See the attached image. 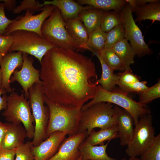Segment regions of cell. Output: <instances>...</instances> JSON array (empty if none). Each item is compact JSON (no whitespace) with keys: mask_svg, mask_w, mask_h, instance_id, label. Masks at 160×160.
Wrapping results in <instances>:
<instances>
[{"mask_svg":"<svg viewBox=\"0 0 160 160\" xmlns=\"http://www.w3.org/2000/svg\"><path fill=\"white\" fill-rule=\"evenodd\" d=\"M40 63L42 89L49 100L68 108H81L94 97L97 75L90 58L57 47L48 51Z\"/></svg>","mask_w":160,"mask_h":160,"instance_id":"cell-1","label":"cell"},{"mask_svg":"<svg viewBox=\"0 0 160 160\" xmlns=\"http://www.w3.org/2000/svg\"><path fill=\"white\" fill-rule=\"evenodd\" d=\"M44 103L49 111L47 138L55 132H65L69 136L77 133L81 108H68L56 104L44 96Z\"/></svg>","mask_w":160,"mask_h":160,"instance_id":"cell-2","label":"cell"},{"mask_svg":"<svg viewBox=\"0 0 160 160\" xmlns=\"http://www.w3.org/2000/svg\"><path fill=\"white\" fill-rule=\"evenodd\" d=\"M106 102L116 104L128 112L132 116L135 125L140 117L151 113L147 106H144L133 100L125 92L119 88H116L113 91H108L100 84L97 85L96 94L90 102L84 104L81 110H84L96 103Z\"/></svg>","mask_w":160,"mask_h":160,"instance_id":"cell-3","label":"cell"},{"mask_svg":"<svg viewBox=\"0 0 160 160\" xmlns=\"http://www.w3.org/2000/svg\"><path fill=\"white\" fill-rule=\"evenodd\" d=\"M114 106L111 103L101 102L81 110L77 133L87 131L88 136L95 128L105 129L117 124Z\"/></svg>","mask_w":160,"mask_h":160,"instance_id":"cell-4","label":"cell"},{"mask_svg":"<svg viewBox=\"0 0 160 160\" xmlns=\"http://www.w3.org/2000/svg\"><path fill=\"white\" fill-rule=\"evenodd\" d=\"M7 96V107L2 113L8 123L16 124L22 123L26 132L27 137L33 139L34 121L31 112L29 100L23 91L20 95L14 91Z\"/></svg>","mask_w":160,"mask_h":160,"instance_id":"cell-5","label":"cell"},{"mask_svg":"<svg viewBox=\"0 0 160 160\" xmlns=\"http://www.w3.org/2000/svg\"><path fill=\"white\" fill-rule=\"evenodd\" d=\"M29 101L35 123L33 146L39 145L46 139V130L49 117L48 107L44 105V95L41 84H33L28 90Z\"/></svg>","mask_w":160,"mask_h":160,"instance_id":"cell-6","label":"cell"},{"mask_svg":"<svg viewBox=\"0 0 160 160\" xmlns=\"http://www.w3.org/2000/svg\"><path fill=\"white\" fill-rule=\"evenodd\" d=\"M9 34L12 36L14 41L9 52L17 51L30 54L37 58L40 63L48 51L59 47L33 32L18 30Z\"/></svg>","mask_w":160,"mask_h":160,"instance_id":"cell-7","label":"cell"},{"mask_svg":"<svg viewBox=\"0 0 160 160\" xmlns=\"http://www.w3.org/2000/svg\"><path fill=\"white\" fill-rule=\"evenodd\" d=\"M41 34L47 41L59 47L73 50L78 48L68 33L65 21L59 9L56 7L43 23Z\"/></svg>","mask_w":160,"mask_h":160,"instance_id":"cell-8","label":"cell"},{"mask_svg":"<svg viewBox=\"0 0 160 160\" xmlns=\"http://www.w3.org/2000/svg\"><path fill=\"white\" fill-rule=\"evenodd\" d=\"M151 113L140 118L125 152L128 156L141 155L153 143L156 136Z\"/></svg>","mask_w":160,"mask_h":160,"instance_id":"cell-9","label":"cell"},{"mask_svg":"<svg viewBox=\"0 0 160 160\" xmlns=\"http://www.w3.org/2000/svg\"><path fill=\"white\" fill-rule=\"evenodd\" d=\"M122 12L125 31L124 38L129 41L136 55L142 57L151 54L152 50L145 43L142 32L133 19L131 8L127 3L123 8Z\"/></svg>","mask_w":160,"mask_h":160,"instance_id":"cell-10","label":"cell"},{"mask_svg":"<svg viewBox=\"0 0 160 160\" xmlns=\"http://www.w3.org/2000/svg\"><path fill=\"white\" fill-rule=\"evenodd\" d=\"M55 7L51 5H45L41 12L36 15H33V12L29 10H26L24 15L15 19L7 27L3 35H7L13 31L23 30L35 32L41 36V26Z\"/></svg>","mask_w":160,"mask_h":160,"instance_id":"cell-11","label":"cell"},{"mask_svg":"<svg viewBox=\"0 0 160 160\" xmlns=\"http://www.w3.org/2000/svg\"><path fill=\"white\" fill-rule=\"evenodd\" d=\"M23 62L20 71H14L10 78V83L18 82L23 89L25 97L28 99L29 89L34 84H42V82L39 78L40 71L33 65V58L24 53H23Z\"/></svg>","mask_w":160,"mask_h":160,"instance_id":"cell-12","label":"cell"},{"mask_svg":"<svg viewBox=\"0 0 160 160\" xmlns=\"http://www.w3.org/2000/svg\"><path fill=\"white\" fill-rule=\"evenodd\" d=\"M87 131L64 139L56 153L47 160H76L80 156L79 147L87 137Z\"/></svg>","mask_w":160,"mask_h":160,"instance_id":"cell-13","label":"cell"},{"mask_svg":"<svg viewBox=\"0 0 160 160\" xmlns=\"http://www.w3.org/2000/svg\"><path fill=\"white\" fill-rule=\"evenodd\" d=\"M68 135L66 132H55L38 146L33 148L34 160H47L54 155Z\"/></svg>","mask_w":160,"mask_h":160,"instance_id":"cell-14","label":"cell"},{"mask_svg":"<svg viewBox=\"0 0 160 160\" xmlns=\"http://www.w3.org/2000/svg\"><path fill=\"white\" fill-rule=\"evenodd\" d=\"M23 62V53L20 51L8 53L0 61L2 75L1 89L6 92L11 93L14 91L11 87L10 79L15 69L22 66Z\"/></svg>","mask_w":160,"mask_h":160,"instance_id":"cell-15","label":"cell"},{"mask_svg":"<svg viewBox=\"0 0 160 160\" xmlns=\"http://www.w3.org/2000/svg\"><path fill=\"white\" fill-rule=\"evenodd\" d=\"M120 144L127 145L133 135L134 124L133 118L127 111L115 105L114 106Z\"/></svg>","mask_w":160,"mask_h":160,"instance_id":"cell-16","label":"cell"},{"mask_svg":"<svg viewBox=\"0 0 160 160\" xmlns=\"http://www.w3.org/2000/svg\"><path fill=\"white\" fill-rule=\"evenodd\" d=\"M26 137L27 134L23 126L20 124L7 122L0 147L8 150L14 149L25 143Z\"/></svg>","mask_w":160,"mask_h":160,"instance_id":"cell-17","label":"cell"},{"mask_svg":"<svg viewBox=\"0 0 160 160\" xmlns=\"http://www.w3.org/2000/svg\"><path fill=\"white\" fill-rule=\"evenodd\" d=\"M47 5H52L57 8L64 20L77 17L82 11L92 7L88 5L83 6L72 0L45 1L42 4H41L40 5L43 7Z\"/></svg>","mask_w":160,"mask_h":160,"instance_id":"cell-18","label":"cell"},{"mask_svg":"<svg viewBox=\"0 0 160 160\" xmlns=\"http://www.w3.org/2000/svg\"><path fill=\"white\" fill-rule=\"evenodd\" d=\"M65 27L70 36L78 46L81 48L87 43L89 34L82 22L78 17L64 20Z\"/></svg>","mask_w":160,"mask_h":160,"instance_id":"cell-19","label":"cell"},{"mask_svg":"<svg viewBox=\"0 0 160 160\" xmlns=\"http://www.w3.org/2000/svg\"><path fill=\"white\" fill-rule=\"evenodd\" d=\"M111 140H108L105 144L100 146L92 145L84 141L79 147L83 160H117L109 157L106 153L108 145Z\"/></svg>","mask_w":160,"mask_h":160,"instance_id":"cell-20","label":"cell"},{"mask_svg":"<svg viewBox=\"0 0 160 160\" xmlns=\"http://www.w3.org/2000/svg\"><path fill=\"white\" fill-rule=\"evenodd\" d=\"M134 12L136 18L135 22L139 24L146 19L152 21V23L156 21H160V0L147 4L137 5Z\"/></svg>","mask_w":160,"mask_h":160,"instance_id":"cell-21","label":"cell"},{"mask_svg":"<svg viewBox=\"0 0 160 160\" xmlns=\"http://www.w3.org/2000/svg\"><path fill=\"white\" fill-rule=\"evenodd\" d=\"M98 58L100 62L102 68V74L100 78L97 79V83L100 85L105 89L111 92L114 90L117 85L118 76L114 73L113 70L109 67L104 62L100 52L93 53Z\"/></svg>","mask_w":160,"mask_h":160,"instance_id":"cell-22","label":"cell"},{"mask_svg":"<svg viewBox=\"0 0 160 160\" xmlns=\"http://www.w3.org/2000/svg\"><path fill=\"white\" fill-rule=\"evenodd\" d=\"M105 11L92 7L83 11L79 14L78 17L83 23L88 34L100 27L102 17Z\"/></svg>","mask_w":160,"mask_h":160,"instance_id":"cell-23","label":"cell"},{"mask_svg":"<svg viewBox=\"0 0 160 160\" xmlns=\"http://www.w3.org/2000/svg\"><path fill=\"white\" fill-rule=\"evenodd\" d=\"M119 138L117 124L98 131L93 129L85 139V141L93 145H103L107 141Z\"/></svg>","mask_w":160,"mask_h":160,"instance_id":"cell-24","label":"cell"},{"mask_svg":"<svg viewBox=\"0 0 160 160\" xmlns=\"http://www.w3.org/2000/svg\"><path fill=\"white\" fill-rule=\"evenodd\" d=\"M111 49L122 61L126 69L131 68L130 65L134 63L136 55L128 41L124 38L116 43Z\"/></svg>","mask_w":160,"mask_h":160,"instance_id":"cell-25","label":"cell"},{"mask_svg":"<svg viewBox=\"0 0 160 160\" xmlns=\"http://www.w3.org/2000/svg\"><path fill=\"white\" fill-rule=\"evenodd\" d=\"M107 33L100 27L94 30L89 34L86 44L82 49H87L94 52H100L105 48Z\"/></svg>","mask_w":160,"mask_h":160,"instance_id":"cell-26","label":"cell"},{"mask_svg":"<svg viewBox=\"0 0 160 160\" xmlns=\"http://www.w3.org/2000/svg\"><path fill=\"white\" fill-rule=\"evenodd\" d=\"M80 4L87 5L105 11L122 10L127 3L125 0H78Z\"/></svg>","mask_w":160,"mask_h":160,"instance_id":"cell-27","label":"cell"},{"mask_svg":"<svg viewBox=\"0 0 160 160\" xmlns=\"http://www.w3.org/2000/svg\"><path fill=\"white\" fill-rule=\"evenodd\" d=\"M122 9L104 12L100 26L103 31L107 33L115 27L123 23Z\"/></svg>","mask_w":160,"mask_h":160,"instance_id":"cell-28","label":"cell"},{"mask_svg":"<svg viewBox=\"0 0 160 160\" xmlns=\"http://www.w3.org/2000/svg\"><path fill=\"white\" fill-rule=\"evenodd\" d=\"M100 53L105 63L113 71L123 72L126 70L125 64L112 49L104 48Z\"/></svg>","mask_w":160,"mask_h":160,"instance_id":"cell-29","label":"cell"},{"mask_svg":"<svg viewBox=\"0 0 160 160\" xmlns=\"http://www.w3.org/2000/svg\"><path fill=\"white\" fill-rule=\"evenodd\" d=\"M138 102L141 105L147 106V105L155 99L160 97V80L153 86L138 94Z\"/></svg>","mask_w":160,"mask_h":160,"instance_id":"cell-30","label":"cell"},{"mask_svg":"<svg viewBox=\"0 0 160 160\" xmlns=\"http://www.w3.org/2000/svg\"><path fill=\"white\" fill-rule=\"evenodd\" d=\"M125 36V29L122 23L107 33L104 48L111 49L116 43L124 39Z\"/></svg>","mask_w":160,"mask_h":160,"instance_id":"cell-31","label":"cell"},{"mask_svg":"<svg viewBox=\"0 0 160 160\" xmlns=\"http://www.w3.org/2000/svg\"><path fill=\"white\" fill-rule=\"evenodd\" d=\"M141 160H160V134L156 136L152 145L140 155Z\"/></svg>","mask_w":160,"mask_h":160,"instance_id":"cell-32","label":"cell"},{"mask_svg":"<svg viewBox=\"0 0 160 160\" xmlns=\"http://www.w3.org/2000/svg\"><path fill=\"white\" fill-rule=\"evenodd\" d=\"M32 142L28 141L14 149L16 156L15 160H34Z\"/></svg>","mask_w":160,"mask_h":160,"instance_id":"cell-33","label":"cell"},{"mask_svg":"<svg viewBox=\"0 0 160 160\" xmlns=\"http://www.w3.org/2000/svg\"><path fill=\"white\" fill-rule=\"evenodd\" d=\"M118 80L117 85L121 86L131 84L140 81V77L134 74L131 68L126 69L122 72L117 74Z\"/></svg>","mask_w":160,"mask_h":160,"instance_id":"cell-34","label":"cell"},{"mask_svg":"<svg viewBox=\"0 0 160 160\" xmlns=\"http://www.w3.org/2000/svg\"><path fill=\"white\" fill-rule=\"evenodd\" d=\"M38 1L35 0H24L21 2L20 4L16 6L12 11L14 14H18L24 10H30L34 12L42 10L43 7L40 6Z\"/></svg>","mask_w":160,"mask_h":160,"instance_id":"cell-35","label":"cell"},{"mask_svg":"<svg viewBox=\"0 0 160 160\" xmlns=\"http://www.w3.org/2000/svg\"><path fill=\"white\" fill-rule=\"evenodd\" d=\"M147 82L145 81H139L131 84L124 85L119 87L122 91L127 92H135L139 94L147 89Z\"/></svg>","mask_w":160,"mask_h":160,"instance_id":"cell-36","label":"cell"},{"mask_svg":"<svg viewBox=\"0 0 160 160\" xmlns=\"http://www.w3.org/2000/svg\"><path fill=\"white\" fill-rule=\"evenodd\" d=\"M13 41V38L10 35H0V53L3 57L9 52Z\"/></svg>","mask_w":160,"mask_h":160,"instance_id":"cell-37","label":"cell"},{"mask_svg":"<svg viewBox=\"0 0 160 160\" xmlns=\"http://www.w3.org/2000/svg\"><path fill=\"white\" fill-rule=\"evenodd\" d=\"M4 3H0V35H3L7 27L15 20H10L6 16Z\"/></svg>","mask_w":160,"mask_h":160,"instance_id":"cell-38","label":"cell"},{"mask_svg":"<svg viewBox=\"0 0 160 160\" xmlns=\"http://www.w3.org/2000/svg\"><path fill=\"white\" fill-rule=\"evenodd\" d=\"M14 149L8 150L0 147V160H14Z\"/></svg>","mask_w":160,"mask_h":160,"instance_id":"cell-39","label":"cell"},{"mask_svg":"<svg viewBox=\"0 0 160 160\" xmlns=\"http://www.w3.org/2000/svg\"><path fill=\"white\" fill-rule=\"evenodd\" d=\"M6 93L5 91L0 89V111L3 109L5 110L7 107V96Z\"/></svg>","mask_w":160,"mask_h":160,"instance_id":"cell-40","label":"cell"},{"mask_svg":"<svg viewBox=\"0 0 160 160\" xmlns=\"http://www.w3.org/2000/svg\"><path fill=\"white\" fill-rule=\"evenodd\" d=\"M5 8L9 11H12L16 7L17 0H3Z\"/></svg>","mask_w":160,"mask_h":160,"instance_id":"cell-41","label":"cell"},{"mask_svg":"<svg viewBox=\"0 0 160 160\" xmlns=\"http://www.w3.org/2000/svg\"><path fill=\"white\" fill-rule=\"evenodd\" d=\"M7 123L0 121V147L1 141L6 130Z\"/></svg>","mask_w":160,"mask_h":160,"instance_id":"cell-42","label":"cell"},{"mask_svg":"<svg viewBox=\"0 0 160 160\" xmlns=\"http://www.w3.org/2000/svg\"><path fill=\"white\" fill-rule=\"evenodd\" d=\"M158 0H136L137 5L156 1Z\"/></svg>","mask_w":160,"mask_h":160,"instance_id":"cell-43","label":"cell"},{"mask_svg":"<svg viewBox=\"0 0 160 160\" xmlns=\"http://www.w3.org/2000/svg\"><path fill=\"white\" fill-rule=\"evenodd\" d=\"M2 80V75L0 66V89H1Z\"/></svg>","mask_w":160,"mask_h":160,"instance_id":"cell-44","label":"cell"},{"mask_svg":"<svg viewBox=\"0 0 160 160\" xmlns=\"http://www.w3.org/2000/svg\"><path fill=\"white\" fill-rule=\"evenodd\" d=\"M128 160H141L140 159H139L136 157H130Z\"/></svg>","mask_w":160,"mask_h":160,"instance_id":"cell-45","label":"cell"},{"mask_svg":"<svg viewBox=\"0 0 160 160\" xmlns=\"http://www.w3.org/2000/svg\"><path fill=\"white\" fill-rule=\"evenodd\" d=\"M76 160H83L82 156H80Z\"/></svg>","mask_w":160,"mask_h":160,"instance_id":"cell-46","label":"cell"},{"mask_svg":"<svg viewBox=\"0 0 160 160\" xmlns=\"http://www.w3.org/2000/svg\"><path fill=\"white\" fill-rule=\"evenodd\" d=\"M3 57L2 55L0 53V62L2 60Z\"/></svg>","mask_w":160,"mask_h":160,"instance_id":"cell-47","label":"cell"},{"mask_svg":"<svg viewBox=\"0 0 160 160\" xmlns=\"http://www.w3.org/2000/svg\"><path fill=\"white\" fill-rule=\"evenodd\" d=\"M121 160H127L125 159H123Z\"/></svg>","mask_w":160,"mask_h":160,"instance_id":"cell-48","label":"cell"}]
</instances>
